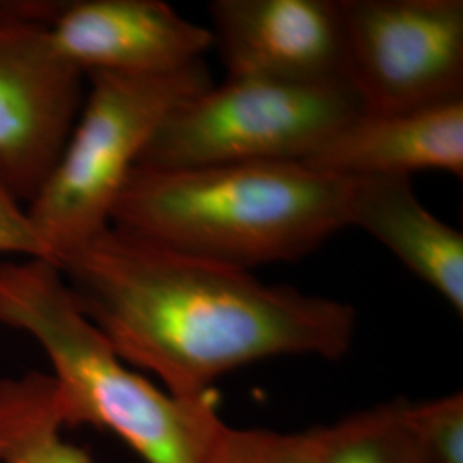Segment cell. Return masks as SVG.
<instances>
[{"label":"cell","mask_w":463,"mask_h":463,"mask_svg":"<svg viewBox=\"0 0 463 463\" xmlns=\"http://www.w3.org/2000/svg\"><path fill=\"white\" fill-rule=\"evenodd\" d=\"M55 266L118 357L187 403L212 400L222 376L268 359L338 361L355 335L350 304L268 285L114 227Z\"/></svg>","instance_id":"cell-1"},{"label":"cell","mask_w":463,"mask_h":463,"mask_svg":"<svg viewBox=\"0 0 463 463\" xmlns=\"http://www.w3.org/2000/svg\"><path fill=\"white\" fill-rule=\"evenodd\" d=\"M350 179L302 162L136 166L110 227L218 265L296 261L347 229Z\"/></svg>","instance_id":"cell-2"},{"label":"cell","mask_w":463,"mask_h":463,"mask_svg":"<svg viewBox=\"0 0 463 463\" xmlns=\"http://www.w3.org/2000/svg\"><path fill=\"white\" fill-rule=\"evenodd\" d=\"M0 325L26 333L47 355L67 428L109 430L145 463H203L222 420L215 398L187 403L137 374L80 309L53 263H0Z\"/></svg>","instance_id":"cell-3"},{"label":"cell","mask_w":463,"mask_h":463,"mask_svg":"<svg viewBox=\"0 0 463 463\" xmlns=\"http://www.w3.org/2000/svg\"><path fill=\"white\" fill-rule=\"evenodd\" d=\"M64 149L28 204L34 231L57 258L110 227L131 172L166 118L213 86L204 61L172 74L95 72Z\"/></svg>","instance_id":"cell-4"},{"label":"cell","mask_w":463,"mask_h":463,"mask_svg":"<svg viewBox=\"0 0 463 463\" xmlns=\"http://www.w3.org/2000/svg\"><path fill=\"white\" fill-rule=\"evenodd\" d=\"M361 112L364 105L347 80L290 84L227 78L168 117L137 166L304 162Z\"/></svg>","instance_id":"cell-5"},{"label":"cell","mask_w":463,"mask_h":463,"mask_svg":"<svg viewBox=\"0 0 463 463\" xmlns=\"http://www.w3.org/2000/svg\"><path fill=\"white\" fill-rule=\"evenodd\" d=\"M347 80L369 112L463 99V0H340Z\"/></svg>","instance_id":"cell-6"},{"label":"cell","mask_w":463,"mask_h":463,"mask_svg":"<svg viewBox=\"0 0 463 463\" xmlns=\"http://www.w3.org/2000/svg\"><path fill=\"white\" fill-rule=\"evenodd\" d=\"M84 81L52 49L45 30L0 26V170L26 206L64 149Z\"/></svg>","instance_id":"cell-7"},{"label":"cell","mask_w":463,"mask_h":463,"mask_svg":"<svg viewBox=\"0 0 463 463\" xmlns=\"http://www.w3.org/2000/svg\"><path fill=\"white\" fill-rule=\"evenodd\" d=\"M208 13L229 80H347L340 0H213Z\"/></svg>","instance_id":"cell-8"},{"label":"cell","mask_w":463,"mask_h":463,"mask_svg":"<svg viewBox=\"0 0 463 463\" xmlns=\"http://www.w3.org/2000/svg\"><path fill=\"white\" fill-rule=\"evenodd\" d=\"M52 49L83 76H156L194 66L213 34L160 0H59L45 30Z\"/></svg>","instance_id":"cell-9"},{"label":"cell","mask_w":463,"mask_h":463,"mask_svg":"<svg viewBox=\"0 0 463 463\" xmlns=\"http://www.w3.org/2000/svg\"><path fill=\"white\" fill-rule=\"evenodd\" d=\"M302 164L340 179L463 175V99L400 112L364 110Z\"/></svg>","instance_id":"cell-10"},{"label":"cell","mask_w":463,"mask_h":463,"mask_svg":"<svg viewBox=\"0 0 463 463\" xmlns=\"http://www.w3.org/2000/svg\"><path fill=\"white\" fill-rule=\"evenodd\" d=\"M348 227L374 237L398 261L463 315V235L415 196L412 179H354Z\"/></svg>","instance_id":"cell-11"},{"label":"cell","mask_w":463,"mask_h":463,"mask_svg":"<svg viewBox=\"0 0 463 463\" xmlns=\"http://www.w3.org/2000/svg\"><path fill=\"white\" fill-rule=\"evenodd\" d=\"M66 417L50 374L0 381V463H93L69 443Z\"/></svg>","instance_id":"cell-12"},{"label":"cell","mask_w":463,"mask_h":463,"mask_svg":"<svg viewBox=\"0 0 463 463\" xmlns=\"http://www.w3.org/2000/svg\"><path fill=\"white\" fill-rule=\"evenodd\" d=\"M325 463H438L403 417V400L354 412L331 424Z\"/></svg>","instance_id":"cell-13"},{"label":"cell","mask_w":463,"mask_h":463,"mask_svg":"<svg viewBox=\"0 0 463 463\" xmlns=\"http://www.w3.org/2000/svg\"><path fill=\"white\" fill-rule=\"evenodd\" d=\"M330 445L331 424L281 432L220 420L203 463H325Z\"/></svg>","instance_id":"cell-14"},{"label":"cell","mask_w":463,"mask_h":463,"mask_svg":"<svg viewBox=\"0 0 463 463\" xmlns=\"http://www.w3.org/2000/svg\"><path fill=\"white\" fill-rule=\"evenodd\" d=\"M403 417L436 462L463 463L462 392L415 403L403 400Z\"/></svg>","instance_id":"cell-15"},{"label":"cell","mask_w":463,"mask_h":463,"mask_svg":"<svg viewBox=\"0 0 463 463\" xmlns=\"http://www.w3.org/2000/svg\"><path fill=\"white\" fill-rule=\"evenodd\" d=\"M52 261L50 250L34 231L28 206L17 198L0 170V258Z\"/></svg>","instance_id":"cell-16"}]
</instances>
